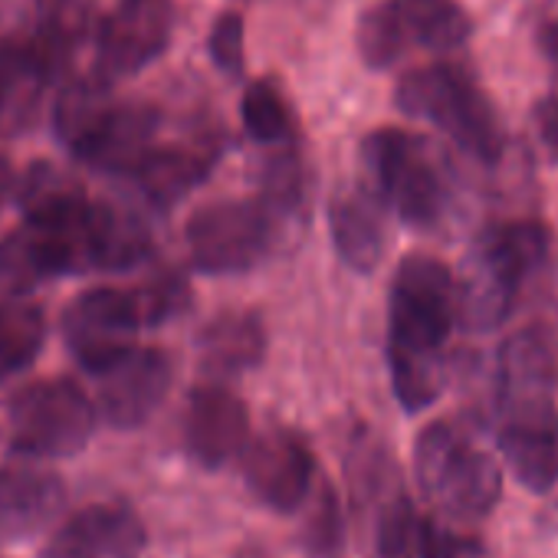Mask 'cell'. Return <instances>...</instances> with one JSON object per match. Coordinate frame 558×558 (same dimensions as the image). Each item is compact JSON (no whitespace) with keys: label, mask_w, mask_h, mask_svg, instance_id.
<instances>
[{"label":"cell","mask_w":558,"mask_h":558,"mask_svg":"<svg viewBox=\"0 0 558 558\" xmlns=\"http://www.w3.org/2000/svg\"><path fill=\"white\" fill-rule=\"evenodd\" d=\"M24 223L0 240V287L14 296L73 272L132 269L151 256V230L132 210L86 197L53 165H34L17 184Z\"/></svg>","instance_id":"1"},{"label":"cell","mask_w":558,"mask_h":558,"mask_svg":"<svg viewBox=\"0 0 558 558\" xmlns=\"http://www.w3.org/2000/svg\"><path fill=\"white\" fill-rule=\"evenodd\" d=\"M457 316V276L434 256H408L388 296V365L408 414L430 408L447 385V339Z\"/></svg>","instance_id":"2"},{"label":"cell","mask_w":558,"mask_h":558,"mask_svg":"<svg viewBox=\"0 0 558 558\" xmlns=\"http://www.w3.org/2000/svg\"><path fill=\"white\" fill-rule=\"evenodd\" d=\"M53 129L80 161L132 178L161 142V112L148 102H116L109 86L89 76L63 86Z\"/></svg>","instance_id":"3"},{"label":"cell","mask_w":558,"mask_h":558,"mask_svg":"<svg viewBox=\"0 0 558 558\" xmlns=\"http://www.w3.org/2000/svg\"><path fill=\"white\" fill-rule=\"evenodd\" d=\"M414 476L430 509L453 525L486 519L502 493V470L480 430L437 421L414 440Z\"/></svg>","instance_id":"4"},{"label":"cell","mask_w":558,"mask_h":558,"mask_svg":"<svg viewBox=\"0 0 558 558\" xmlns=\"http://www.w3.org/2000/svg\"><path fill=\"white\" fill-rule=\"evenodd\" d=\"M548 230L538 220H512L486 230L460 263L457 272V316L470 332L499 329L519 296L525 279L545 263Z\"/></svg>","instance_id":"5"},{"label":"cell","mask_w":558,"mask_h":558,"mask_svg":"<svg viewBox=\"0 0 558 558\" xmlns=\"http://www.w3.org/2000/svg\"><path fill=\"white\" fill-rule=\"evenodd\" d=\"M404 116L434 125L460 151L483 165H496L506 151V125L486 89L453 63H430L404 73L395 89Z\"/></svg>","instance_id":"6"},{"label":"cell","mask_w":558,"mask_h":558,"mask_svg":"<svg viewBox=\"0 0 558 558\" xmlns=\"http://www.w3.org/2000/svg\"><path fill=\"white\" fill-rule=\"evenodd\" d=\"M368 194L391 207L404 223L430 230L447 220L453 187L430 145L404 129H378L362 142Z\"/></svg>","instance_id":"7"},{"label":"cell","mask_w":558,"mask_h":558,"mask_svg":"<svg viewBox=\"0 0 558 558\" xmlns=\"http://www.w3.org/2000/svg\"><path fill=\"white\" fill-rule=\"evenodd\" d=\"M473 34L457 0H378L359 17L355 50L368 70H391L414 50L450 53Z\"/></svg>","instance_id":"8"},{"label":"cell","mask_w":558,"mask_h":558,"mask_svg":"<svg viewBox=\"0 0 558 558\" xmlns=\"http://www.w3.org/2000/svg\"><path fill=\"white\" fill-rule=\"evenodd\" d=\"M279 217L263 197L214 201L194 210L184 227L191 263L210 276H236L253 269L276 243Z\"/></svg>","instance_id":"9"},{"label":"cell","mask_w":558,"mask_h":558,"mask_svg":"<svg viewBox=\"0 0 558 558\" xmlns=\"http://www.w3.org/2000/svg\"><path fill=\"white\" fill-rule=\"evenodd\" d=\"M96 434V408L66 378L24 388L11 401V447L27 460H63L86 450Z\"/></svg>","instance_id":"10"},{"label":"cell","mask_w":558,"mask_h":558,"mask_svg":"<svg viewBox=\"0 0 558 558\" xmlns=\"http://www.w3.org/2000/svg\"><path fill=\"white\" fill-rule=\"evenodd\" d=\"M145 329V313L138 306L135 290L99 287L76 296L63 316V336L70 355L89 372L102 375L138 345V332Z\"/></svg>","instance_id":"11"},{"label":"cell","mask_w":558,"mask_h":558,"mask_svg":"<svg viewBox=\"0 0 558 558\" xmlns=\"http://www.w3.org/2000/svg\"><path fill=\"white\" fill-rule=\"evenodd\" d=\"M174 4L171 0H119L96 27L93 80L116 86L151 66L171 44Z\"/></svg>","instance_id":"12"},{"label":"cell","mask_w":558,"mask_h":558,"mask_svg":"<svg viewBox=\"0 0 558 558\" xmlns=\"http://www.w3.org/2000/svg\"><path fill=\"white\" fill-rule=\"evenodd\" d=\"M316 476L310 444L283 427H272L250 440L243 453V480L250 493L272 512H296Z\"/></svg>","instance_id":"13"},{"label":"cell","mask_w":558,"mask_h":558,"mask_svg":"<svg viewBox=\"0 0 558 558\" xmlns=\"http://www.w3.org/2000/svg\"><path fill=\"white\" fill-rule=\"evenodd\" d=\"M499 447L525 489L548 493L558 486V408L551 398L499 408Z\"/></svg>","instance_id":"14"},{"label":"cell","mask_w":558,"mask_h":558,"mask_svg":"<svg viewBox=\"0 0 558 558\" xmlns=\"http://www.w3.org/2000/svg\"><path fill=\"white\" fill-rule=\"evenodd\" d=\"M99 378V411L102 417L119 427L132 430L142 427L168 398L171 391V359L158 349H135Z\"/></svg>","instance_id":"15"},{"label":"cell","mask_w":558,"mask_h":558,"mask_svg":"<svg viewBox=\"0 0 558 558\" xmlns=\"http://www.w3.org/2000/svg\"><path fill=\"white\" fill-rule=\"evenodd\" d=\"M184 444L187 453L207 466H227L243 457L250 447V411L227 385H201L194 388L184 411Z\"/></svg>","instance_id":"16"},{"label":"cell","mask_w":558,"mask_h":558,"mask_svg":"<svg viewBox=\"0 0 558 558\" xmlns=\"http://www.w3.org/2000/svg\"><path fill=\"white\" fill-rule=\"evenodd\" d=\"M145 525L119 502H99L70 515L44 545L40 558H142Z\"/></svg>","instance_id":"17"},{"label":"cell","mask_w":558,"mask_h":558,"mask_svg":"<svg viewBox=\"0 0 558 558\" xmlns=\"http://www.w3.org/2000/svg\"><path fill=\"white\" fill-rule=\"evenodd\" d=\"M57 73L27 31L0 37V135H24L44 109Z\"/></svg>","instance_id":"18"},{"label":"cell","mask_w":558,"mask_h":558,"mask_svg":"<svg viewBox=\"0 0 558 558\" xmlns=\"http://www.w3.org/2000/svg\"><path fill=\"white\" fill-rule=\"evenodd\" d=\"M66 502V486L53 470L17 463L0 466V538H31L47 529Z\"/></svg>","instance_id":"19"},{"label":"cell","mask_w":558,"mask_h":558,"mask_svg":"<svg viewBox=\"0 0 558 558\" xmlns=\"http://www.w3.org/2000/svg\"><path fill=\"white\" fill-rule=\"evenodd\" d=\"M555 388V342L545 329H522L515 332L496 365V401L499 408L551 398Z\"/></svg>","instance_id":"20"},{"label":"cell","mask_w":558,"mask_h":558,"mask_svg":"<svg viewBox=\"0 0 558 558\" xmlns=\"http://www.w3.org/2000/svg\"><path fill=\"white\" fill-rule=\"evenodd\" d=\"M214 161L217 151L204 142H158V148L142 161L132 181L151 204L171 207L207 178Z\"/></svg>","instance_id":"21"},{"label":"cell","mask_w":558,"mask_h":558,"mask_svg":"<svg viewBox=\"0 0 558 558\" xmlns=\"http://www.w3.org/2000/svg\"><path fill=\"white\" fill-rule=\"evenodd\" d=\"M96 8L99 0H37V14L27 27L34 37L37 50L57 73H70L80 47L89 40L93 24H96Z\"/></svg>","instance_id":"22"},{"label":"cell","mask_w":558,"mask_h":558,"mask_svg":"<svg viewBox=\"0 0 558 558\" xmlns=\"http://www.w3.org/2000/svg\"><path fill=\"white\" fill-rule=\"evenodd\" d=\"M329 230L336 253L359 272H372L385 256V230L372 194L345 191L329 204Z\"/></svg>","instance_id":"23"},{"label":"cell","mask_w":558,"mask_h":558,"mask_svg":"<svg viewBox=\"0 0 558 558\" xmlns=\"http://www.w3.org/2000/svg\"><path fill=\"white\" fill-rule=\"evenodd\" d=\"M47 342V313L27 300L0 303V385L27 372Z\"/></svg>","instance_id":"24"},{"label":"cell","mask_w":558,"mask_h":558,"mask_svg":"<svg viewBox=\"0 0 558 558\" xmlns=\"http://www.w3.org/2000/svg\"><path fill=\"white\" fill-rule=\"evenodd\" d=\"M263 329L253 316H220L201 336V359L207 372L240 375L263 359Z\"/></svg>","instance_id":"25"},{"label":"cell","mask_w":558,"mask_h":558,"mask_svg":"<svg viewBox=\"0 0 558 558\" xmlns=\"http://www.w3.org/2000/svg\"><path fill=\"white\" fill-rule=\"evenodd\" d=\"M430 525L417 515L404 493H395L378 515V558H424Z\"/></svg>","instance_id":"26"},{"label":"cell","mask_w":558,"mask_h":558,"mask_svg":"<svg viewBox=\"0 0 558 558\" xmlns=\"http://www.w3.org/2000/svg\"><path fill=\"white\" fill-rule=\"evenodd\" d=\"M240 116H243L246 135L259 145H276L293 135V112H290L283 93L266 80L246 86V93L240 99Z\"/></svg>","instance_id":"27"},{"label":"cell","mask_w":558,"mask_h":558,"mask_svg":"<svg viewBox=\"0 0 558 558\" xmlns=\"http://www.w3.org/2000/svg\"><path fill=\"white\" fill-rule=\"evenodd\" d=\"M138 296V306L145 313V326H161L168 319H174L184 306H187V287H184V279L181 276H155L148 279L145 287L135 290Z\"/></svg>","instance_id":"28"},{"label":"cell","mask_w":558,"mask_h":558,"mask_svg":"<svg viewBox=\"0 0 558 558\" xmlns=\"http://www.w3.org/2000/svg\"><path fill=\"white\" fill-rule=\"evenodd\" d=\"M210 60L217 63L220 73L227 76H240L246 53H243V17L227 11L217 17V24L210 27Z\"/></svg>","instance_id":"29"},{"label":"cell","mask_w":558,"mask_h":558,"mask_svg":"<svg viewBox=\"0 0 558 558\" xmlns=\"http://www.w3.org/2000/svg\"><path fill=\"white\" fill-rule=\"evenodd\" d=\"M532 122H535V135L548 155V161L558 165V96H542L535 102V112H532Z\"/></svg>","instance_id":"30"},{"label":"cell","mask_w":558,"mask_h":558,"mask_svg":"<svg viewBox=\"0 0 558 558\" xmlns=\"http://www.w3.org/2000/svg\"><path fill=\"white\" fill-rule=\"evenodd\" d=\"M424 558H489L486 548L466 535H447V532H434L430 529V542H427V555Z\"/></svg>","instance_id":"31"},{"label":"cell","mask_w":558,"mask_h":558,"mask_svg":"<svg viewBox=\"0 0 558 558\" xmlns=\"http://www.w3.org/2000/svg\"><path fill=\"white\" fill-rule=\"evenodd\" d=\"M11 194H17V178H14V168H11V161L0 155V207L8 204V197Z\"/></svg>","instance_id":"32"},{"label":"cell","mask_w":558,"mask_h":558,"mask_svg":"<svg viewBox=\"0 0 558 558\" xmlns=\"http://www.w3.org/2000/svg\"><path fill=\"white\" fill-rule=\"evenodd\" d=\"M538 44H542V53L548 57V63L558 70V24H548V27H542V34H538Z\"/></svg>","instance_id":"33"}]
</instances>
